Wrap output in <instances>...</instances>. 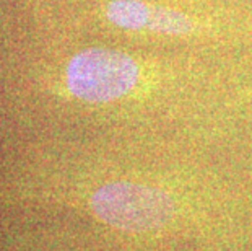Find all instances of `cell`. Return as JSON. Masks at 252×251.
<instances>
[{
  "label": "cell",
  "mask_w": 252,
  "mask_h": 251,
  "mask_svg": "<svg viewBox=\"0 0 252 251\" xmlns=\"http://www.w3.org/2000/svg\"><path fill=\"white\" fill-rule=\"evenodd\" d=\"M90 207L116 230L158 237L187 228L186 207L173 193L137 181H111L93 193Z\"/></svg>",
  "instance_id": "cell-1"
},
{
  "label": "cell",
  "mask_w": 252,
  "mask_h": 251,
  "mask_svg": "<svg viewBox=\"0 0 252 251\" xmlns=\"http://www.w3.org/2000/svg\"><path fill=\"white\" fill-rule=\"evenodd\" d=\"M137 62L121 51L93 47L72 57L67 66L70 93L90 103H106L130 93L138 82Z\"/></svg>",
  "instance_id": "cell-2"
},
{
  "label": "cell",
  "mask_w": 252,
  "mask_h": 251,
  "mask_svg": "<svg viewBox=\"0 0 252 251\" xmlns=\"http://www.w3.org/2000/svg\"><path fill=\"white\" fill-rule=\"evenodd\" d=\"M152 5L140 0H112L108 5L109 21L126 30H142L148 26Z\"/></svg>",
  "instance_id": "cell-3"
},
{
  "label": "cell",
  "mask_w": 252,
  "mask_h": 251,
  "mask_svg": "<svg viewBox=\"0 0 252 251\" xmlns=\"http://www.w3.org/2000/svg\"><path fill=\"white\" fill-rule=\"evenodd\" d=\"M192 25L194 23L189 17L176 12V10L152 7L147 28L168 35H184L192 31Z\"/></svg>",
  "instance_id": "cell-4"
}]
</instances>
